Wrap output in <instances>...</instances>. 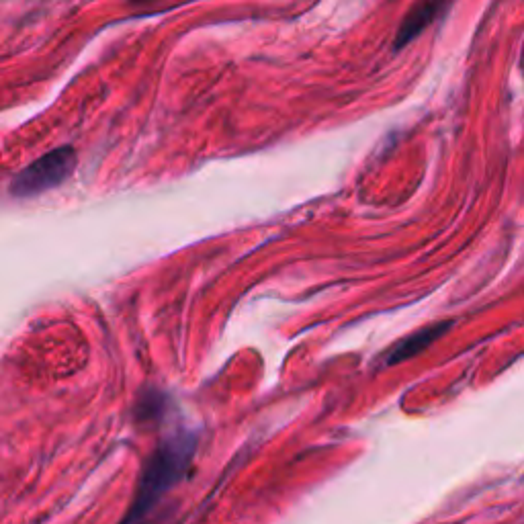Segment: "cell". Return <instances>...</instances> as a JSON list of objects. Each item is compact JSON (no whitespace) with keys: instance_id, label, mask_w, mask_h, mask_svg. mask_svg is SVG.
<instances>
[{"instance_id":"1","label":"cell","mask_w":524,"mask_h":524,"mask_svg":"<svg viewBox=\"0 0 524 524\" xmlns=\"http://www.w3.org/2000/svg\"><path fill=\"white\" fill-rule=\"evenodd\" d=\"M197 451V434L191 430H177L158 445L146 461L138 494L131 502L121 524H146L152 510L160 504L164 494L172 490L189 473Z\"/></svg>"},{"instance_id":"4","label":"cell","mask_w":524,"mask_h":524,"mask_svg":"<svg viewBox=\"0 0 524 524\" xmlns=\"http://www.w3.org/2000/svg\"><path fill=\"white\" fill-rule=\"evenodd\" d=\"M447 0H418V3L410 9V13L404 17L398 35H396V50L406 48L410 41H414L428 25H432L439 15L445 11Z\"/></svg>"},{"instance_id":"3","label":"cell","mask_w":524,"mask_h":524,"mask_svg":"<svg viewBox=\"0 0 524 524\" xmlns=\"http://www.w3.org/2000/svg\"><path fill=\"white\" fill-rule=\"evenodd\" d=\"M453 328V322H436L432 326H426L404 340H400L396 346H391V351L385 355V365H400L404 361H410L424 353L428 346H432L441 336H445Z\"/></svg>"},{"instance_id":"2","label":"cell","mask_w":524,"mask_h":524,"mask_svg":"<svg viewBox=\"0 0 524 524\" xmlns=\"http://www.w3.org/2000/svg\"><path fill=\"white\" fill-rule=\"evenodd\" d=\"M76 168V152L72 146L56 148L43 154L27 168H23L11 181V193L19 199L37 197L62 185Z\"/></svg>"},{"instance_id":"5","label":"cell","mask_w":524,"mask_h":524,"mask_svg":"<svg viewBox=\"0 0 524 524\" xmlns=\"http://www.w3.org/2000/svg\"><path fill=\"white\" fill-rule=\"evenodd\" d=\"M134 5H146V3H154V0H131Z\"/></svg>"}]
</instances>
